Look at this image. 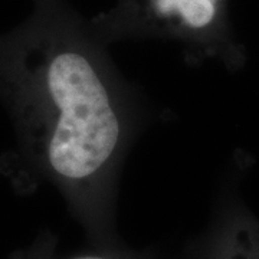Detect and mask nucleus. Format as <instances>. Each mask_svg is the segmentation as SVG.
Wrapping results in <instances>:
<instances>
[{"label": "nucleus", "instance_id": "nucleus-1", "mask_svg": "<svg viewBox=\"0 0 259 259\" xmlns=\"http://www.w3.org/2000/svg\"><path fill=\"white\" fill-rule=\"evenodd\" d=\"M33 2L25 22L0 33L15 166L62 194L90 245L117 246L121 171L148 111L91 20L66 0Z\"/></svg>", "mask_w": 259, "mask_h": 259}, {"label": "nucleus", "instance_id": "nucleus-2", "mask_svg": "<svg viewBox=\"0 0 259 259\" xmlns=\"http://www.w3.org/2000/svg\"><path fill=\"white\" fill-rule=\"evenodd\" d=\"M110 45L120 40H170L189 64L219 61L233 66L239 51L229 25V0H117L91 19Z\"/></svg>", "mask_w": 259, "mask_h": 259}, {"label": "nucleus", "instance_id": "nucleus-3", "mask_svg": "<svg viewBox=\"0 0 259 259\" xmlns=\"http://www.w3.org/2000/svg\"><path fill=\"white\" fill-rule=\"evenodd\" d=\"M183 259H259V222L233 200H223Z\"/></svg>", "mask_w": 259, "mask_h": 259}, {"label": "nucleus", "instance_id": "nucleus-4", "mask_svg": "<svg viewBox=\"0 0 259 259\" xmlns=\"http://www.w3.org/2000/svg\"><path fill=\"white\" fill-rule=\"evenodd\" d=\"M33 259H51L47 255V250L42 258ZM66 259H161L157 250L154 249H136L130 248L125 243H121L117 246H93L81 253H76L74 256Z\"/></svg>", "mask_w": 259, "mask_h": 259}]
</instances>
